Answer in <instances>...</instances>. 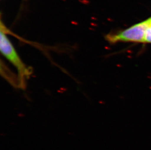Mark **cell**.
Segmentation results:
<instances>
[{
  "label": "cell",
  "instance_id": "obj_1",
  "mask_svg": "<svg viewBox=\"0 0 151 150\" xmlns=\"http://www.w3.org/2000/svg\"><path fill=\"white\" fill-rule=\"evenodd\" d=\"M0 49L3 55L17 68L20 81L22 84H24V79L30 75V71L21 60L14 47L2 30H1Z\"/></svg>",
  "mask_w": 151,
  "mask_h": 150
},
{
  "label": "cell",
  "instance_id": "obj_3",
  "mask_svg": "<svg viewBox=\"0 0 151 150\" xmlns=\"http://www.w3.org/2000/svg\"><path fill=\"white\" fill-rule=\"evenodd\" d=\"M144 43H151V17L148 19V25L146 31Z\"/></svg>",
  "mask_w": 151,
  "mask_h": 150
},
{
  "label": "cell",
  "instance_id": "obj_2",
  "mask_svg": "<svg viewBox=\"0 0 151 150\" xmlns=\"http://www.w3.org/2000/svg\"><path fill=\"white\" fill-rule=\"evenodd\" d=\"M148 25V19L135 24L117 34L107 36L106 39L111 43L119 41L144 43L146 31Z\"/></svg>",
  "mask_w": 151,
  "mask_h": 150
}]
</instances>
